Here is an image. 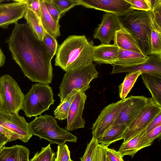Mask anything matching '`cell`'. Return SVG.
<instances>
[{
    "instance_id": "1",
    "label": "cell",
    "mask_w": 161,
    "mask_h": 161,
    "mask_svg": "<svg viewBox=\"0 0 161 161\" xmlns=\"http://www.w3.org/2000/svg\"><path fill=\"white\" fill-rule=\"evenodd\" d=\"M6 41L13 59L25 75L33 82L52 83L51 56L43 41L26 23L17 22Z\"/></svg>"
},
{
    "instance_id": "23",
    "label": "cell",
    "mask_w": 161,
    "mask_h": 161,
    "mask_svg": "<svg viewBox=\"0 0 161 161\" xmlns=\"http://www.w3.org/2000/svg\"><path fill=\"white\" fill-rule=\"evenodd\" d=\"M127 128L124 124L114 125L97 140V142L104 147H108L112 143L123 139Z\"/></svg>"
},
{
    "instance_id": "25",
    "label": "cell",
    "mask_w": 161,
    "mask_h": 161,
    "mask_svg": "<svg viewBox=\"0 0 161 161\" xmlns=\"http://www.w3.org/2000/svg\"><path fill=\"white\" fill-rule=\"evenodd\" d=\"M26 24L30 26L36 36L42 41L45 33L40 19L31 10L27 8L24 16Z\"/></svg>"
},
{
    "instance_id": "5",
    "label": "cell",
    "mask_w": 161,
    "mask_h": 161,
    "mask_svg": "<svg viewBox=\"0 0 161 161\" xmlns=\"http://www.w3.org/2000/svg\"><path fill=\"white\" fill-rule=\"evenodd\" d=\"M95 65L91 64L66 72L59 86L58 96L62 102L74 89L85 92L90 88V83L98 77Z\"/></svg>"
},
{
    "instance_id": "8",
    "label": "cell",
    "mask_w": 161,
    "mask_h": 161,
    "mask_svg": "<svg viewBox=\"0 0 161 161\" xmlns=\"http://www.w3.org/2000/svg\"><path fill=\"white\" fill-rule=\"evenodd\" d=\"M127 99L110 104L102 110L92 125V138L97 140L113 126Z\"/></svg>"
},
{
    "instance_id": "49",
    "label": "cell",
    "mask_w": 161,
    "mask_h": 161,
    "mask_svg": "<svg viewBox=\"0 0 161 161\" xmlns=\"http://www.w3.org/2000/svg\"><path fill=\"white\" fill-rule=\"evenodd\" d=\"M69 161H73L71 159H70Z\"/></svg>"
},
{
    "instance_id": "45",
    "label": "cell",
    "mask_w": 161,
    "mask_h": 161,
    "mask_svg": "<svg viewBox=\"0 0 161 161\" xmlns=\"http://www.w3.org/2000/svg\"><path fill=\"white\" fill-rule=\"evenodd\" d=\"M5 62V57L2 50L0 49V67L2 66Z\"/></svg>"
},
{
    "instance_id": "13",
    "label": "cell",
    "mask_w": 161,
    "mask_h": 161,
    "mask_svg": "<svg viewBox=\"0 0 161 161\" xmlns=\"http://www.w3.org/2000/svg\"><path fill=\"white\" fill-rule=\"evenodd\" d=\"M122 27L116 15L106 12L103 15L101 22L95 31L93 38L98 39L102 44H109L114 41L116 32Z\"/></svg>"
},
{
    "instance_id": "22",
    "label": "cell",
    "mask_w": 161,
    "mask_h": 161,
    "mask_svg": "<svg viewBox=\"0 0 161 161\" xmlns=\"http://www.w3.org/2000/svg\"><path fill=\"white\" fill-rule=\"evenodd\" d=\"M141 75L143 83L152 95V98L161 106V76L147 73H142Z\"/></svg>"
},
{
    "instance_id": "18",
    "label": "cell",
    "mask_w": 161,
    "mask_h": 161,
    "mask_svg": "<svg viewBox=\"0 0 161 161\" xmlns=\"http://www.w3.org/2000/svg\"><path fill=\"white\" fill-rule=\"evenodd\" d=\"M119 49L114 44H101L94 46L92 61L97 64L113 65L117 59Z\"/></svg>"
},
{
    "instance_id": "36",
    "label": "cell",
    "mask_w": 161,
    "mask_h": 161,
    "mask_svg": "<svg viewBox=\"0 0 161 161\" xmlns=\"http://www.w3.org/2000/svg\"><path fill=\"white\" fill-rule=\"evenodd\" d=\"M131 4V9L140 11H149L151 10L147 0H126Z\"/></svg>"
},
{
    "instance_id": "29",
    "label": "cell",
    "mask_w": 161,
    "mask_h": 161,
    "mask_svg": "<svg viewBox=\"0 0 161 161\" xmlns=\"http://www.w3.org/2000/svg\"><path fill=\"white\" fill-rule=\"evenodd\" d=\"M150 11L153 27L161 32V0H157L152 10Z\"/></svg>"
},
{
    "instance_id": "11",
    "label": "cell",
    "mask_w": 161,
    "mask_h": 161,
    "mask_svg": "<svg viewBox=\"0 0 161 161\" xmlns=\"http://www.w3.org/2000/svg\"><path fill=\"white\" fill-rule=\"evenodd\" d=\"M148 98L143 96L127 97L126 103L113 125L124 124L128 127L147 105Z\"/></svg>"
},
{
    "instance_id": "48",
    "label": "cell",
    "mask_w": 161,
    "mask_h": 161,
    "mask_svg": "<svg viewBox=\"0 0 161 161\" xmlns=\"http://www.w3.org/2000/svg\"><path fill=\"white\" fill-rule=\"evenodd\" d=\"M106 161H109L108 158L106 157Z\"/></svg>"
},
{
    "instance_id": "40",
    "label": "cell",
    "mask_w": 161,
    "mask_h": 161,
    "mask_svg": "<svg viewBox=\"0 0 161 161\" xmlns=\"http://www.w3.org/2000/svg\"><path fill=\"white\" fill-rule=\"evenodd\" d=\"M30 152L27 147L19 145L17 161H29Z\"/></svg>"
},
{
    "instance_id": "20",
    "label": "cell",
    "mask_w": 161,
    "mask_h": 161,
    "mask_svg": "<svg viewBox=\"0 0 161 161\" xmlns=\"http://www.w3.org/2000/svg\"><path fill=\"white\" fill-rule=\"evenodd\" d=\"M114 42L119 49L142 53L136 40L123 27L116 32Z\"/></svg>"
},
{
    "instance_id": "46",
    "label": "cell",
    "mask_w": 161,
    "mask_h": 161,
    "mask_svg": "<svg viewBox=\"0 0 161 161\" xmlns=\"http://www.w3.org/2000/svg\"><path fill=\"white\" fill-rule=\"evenodd\" d=\"M4 145H1L0 146V151H1V149H2V148H3V147L4 146Z\"/></svg>"
},
{
    "instance_id": "42",
    "label": "cell",
    "mask_w": 161,
    "mask_h": 161,
    "mask_svg": "<svg viewBox=\"0 0 161 161\" xmlns=\"http://www.w3.org/2000/svg\"><path fill=\"white\" fill-rule=\"evenodd\" d=\"M161 135V125L156 127L146 134L148 138L153 142L155 139L160 137Z\"/></svg>"
},
{
    "instance_id": "38",
    "label": "cell",
    "mask_w": 161,
    "mask_h": 161,
    "mask_svg": "<svg viewBox=\"0 0 161 161\" xmlns=\"http://www.w3.org/2000/svg\"><path fill=\"white\" fill-rule=\"evenodd\" d=\"M92 161H106L105 147L98 144L94 153Z\"/></svg>"
},
{
    "instance_id": "50",
    "label": "cell",
    "mask_w": 161,
    "mask_h": 161,
    "mask_svg": "<svg viewBox=\"0 0 161 161\" xmlns=\"http://www.w3.org/2000/svg\"><path fill=\"white\" fill-rule=\"evenodd\" d=\"M0 103H1V102H0Z\"/></svg>"
},
{
    "instance_id": "34",
    "label": "cell",
    "mask_w": 161,
    "mask_h": 161,
    "mask_svg": "<svg viewBox=\"0 0 161 161\" xmlns=\"http://www.w3.org/2000/svg\"><path fill=\"white\" fill-rule=\"evenodd\" d=\"M98 144L97 140L92 138L88 143L83 156L80 158L81 161H92L94 151Z\"/></svg>"
},
{
    "instance_id": "2",
    "label": "cell",
    "mask_w": 161,
    "mask_h": 161,
    "mask_svg": "<svg viewBox=\"0 0 161 161\" xmlns=\"http://www.w3.org/2000/svg\"><path fill=\"white\" fill-rule=\"evenodd\" d=\"M94 43L88 41L84 35H71L58 48L55 66L66 72L92 63Z\"/></svg>"
},
{
    "instance_id": "41",
    "label": "cell",
    "mask_w": 161,
    "mask_h": 161,
    "mask_svg": "<svg viewBox=\"0 0 161 161\" xmlns=\"http://www.w3.org/2000/svg\"><path fill=\"white\" fill-rule=\"evenodd\" d=\"M0 133L3 134L8 138V142L16 140H20V138L17 135L8 130L0 125Z\"/></svg>"
},
{
    "instance_id": "10",
    "label": "cell",
    "mask_w": 161,
    "mask_h": 161,
    "mask_svg": "<svg viewBox=\"0 0 161 161\" xmlns=\"http://www.w3.org/2000/svg\"><path fill=\"white\" fill-rule=\"evenodd\" d=\"M0 125L19 136L24 142H28L33 136L28 123L18 113L0 111Z\"/></svg>"
},
{
    "instance_id": "3",
    "label": "cell",
    "mask_w": 161,
    "mask_h": 161,
    "mask_svg": "<svg viewBox=\"0 0 161 161\" xmlns=\"http://www.w3.org/2000/svg\"><path fill=\"white\" fill-rule=\"evenodd\" d=\"M117 17L122 27L136 40L142 53L150 55L153 27L151 12L133 10Z\"/></svg>"
},
{
    "instance_id": "7",
    "label": "cell",
    "mask_w": 161,
    "mask_h": 161,
    "mask_svg": "<svg viewBox=\"0 0 161 161\" xmlns=\"http://www.w3.org/2000/svg\"><path fill=\"white\" fill-rule=\"evenodd\" d=\"M25 95L16 82L8 75L0 78V111L18 113L22 109Z\"/></svg>"
},
{
    "instance_id": "39",
    "label": "cell",
    "mask_w": 161,
    "mask_h": 161,
    "mask_svg": "<svg viewBox=\"0 0 161 161\" xmlns=\"http://www.w3.org/2000/svg\"><path fill=\"white\" fill-rule=\"evenodd\" d=\"M106 157L109 161H124L120 153L113 149L105 147Z\"/></svg>"
},
{
    "instance_id": "14",
    "label": "cell",
    "mask_w": 161,
    "mask_h": 161,
    "mask_svg": "<svg viewBox=\"0 0 161 161\" xmlns=\"http://www.w3.org/2000/svg\"><path fill=\"white\" fill-rule=\"evenodd\" d=\"M87 98L85 92L79 91L76 94L70 107L67 119L66 129L73 131L85 127V122L82 117Z\"/></svg>"
},
{
    "instance_id": "9",
    "label": "cell",
    "mask_w": 161,
    "mask_h": 161,
    "mask_svg": "<svg viewBox=\"0 0 161 161\" xmlns=\"http://www.w3.org/2000/svg\"><path fill=\"white\" fill-rule=\"evenodd\" d=\"M160 112L161 106L152 97L148 98L147 105L125 130L123 135V142L127 141L146 128Z\"/></svg>"
},
{
    "instance_id": "15",
    "label": "cell",
    "mask_w": 161,
    "mask_h": 161,
    "mask_svg": "<svg viewBox=\"0 0 161 161\" xmlns=\"http://www.w3.org/2000/svg\"><path fill=\"white\" fill-rule=\"evenodd\" d=\"M14 2L0 3V27L7 28L12 23H15L22 18L27 9L26 3L20 0Z\"/></svg>"
},
{
    "instance_id": "35",
    "label": "cell",
    "mask_w": 161,
    "mask_h": 161,
    "mask_svg": "<svg viewBox=\"0 0 161 161\" xmlns=\"http://www.w3.org/2000/svg\"><path fill=\"white\" fill-rule=\"evenodd\" d=\"M47 11L56 21L59 22L60 19L62 16L58 8L52 2L51 0H44Z\"/></svg>"
},
{
    "instance_id": "28",
    "label": "cell",
    "mask_w": 161,
    "mask_h": 161,
    "mask_svg": "<svg viewBox=\"0 0 161 161\" xmlns=\"http://www.w3.org/2000/svg\"><path fill=\"white\" fill-rule=\"evenodd\" d=\"M19 145L3 146L0 151V161H17Z\"/></svg>"
},
{
    "instance_id": "32",
    "label": "cell",
    "mask_w": 161,
    "mask_h": 161,
    "mask_svg": "<svg viewBox=\"0 0 161 161\" xmlns=\"http://www.w3.org/2000/svg\"><path fill=\"white\" fill-rule=\"evenodd\" d=\"M58 8L62 15L76 5H79L78 0H51Z\"/></svg>"
},
{
    "instance_id": "26",
    "label": "cell",
    "mask_w": 161,
    "mask_h": 161,
    "mask_svg": "<svg viewBox=\"0 0 161 161\" xmlns=\"http://www.w3.org/2000/svg\"><path fill=\"white\" fill-rule=\"evenodd\" d=\"M142 73L140 71L129 72L123 82L118 86L119 97L121 99L126 98Z\"/></svg>"
},
{
    "instance_id": "6",
    "label": "cell",
    "mask_w": 161,
    "mask_h": 161,
    "mask_svg": "<svg viewBox=\"0 0 161 161\" xmlns=\"http://www.w3.org/2000/svg\"><path fill=\"white\" fill-rule=\"evenodd\" d=\"M54 101L53 90L49 85L36 83L32 85L25 95L22 110L27 117H37L49 110Z\"/></svg>"
},
{
    "instance_id": "17",
    "label": "cell",
    "mask_w": 161,
    "mask_h": 161,
    "mask_svg": "<svg viewBox=\"0 0 161 161\" xmlns=\"http://www.w3.org/2000/svg\"><path fill=\"white\" fill-rule=\"evenodd\" d=\"M146 128L127 141L123 142L118 150L123 157L125 155H129L133 158L138 151L152 145L153 142L150 140L147 136Z\"/></svg>"
},
{
    "instance_id": "33",
    "label": "cell",
    "mask_w": 161,
    "mask_h": 161,
    "mask_svg": "<svg viewBox=\"0 0 161 161\" xmlns=\"http://www.w3.org/2000/svg\"><path fill=\"white\" fill-rule=\"evenodd\" d=\"M70 159V152L68 146L65 144L58 145L54 161H69Z\"/></svg>"
},
{
    "instance_id": "12",
    "label": "cell",
    "mask_w": 161,
    "mask_h": 161,
    "mask_svg": "<svg viewBox=\"0 0 161 161\" xmlns=\"http://www.w3.org/2000/svg\"><path fill=\"white\" fill-rule=\"evenodd\" d=\"M79 5L114 14L117 16L133 10L126 0H78Z\"/></svg>"
},
{
    "instance_id": "47",
    "label": "cell",
    "mask_w": 161,
    "mask_h": 161,
    "mask_svg": "<svg viewBox=\"0 0 161 161\" xmlns=\"http://www.w3.org/2000/svg\"><path fill=\"white\" fill-rule=\"evenodd\" d=\"M5 1L4 0H0V3H1L2 2H4Z\"/></svg>"
},
{
    "instance_id": "44",
    "label": "cell",
    "mask_w": 161,
    "mask_h": 161,
    "mask_svg": "<svg viewBox=\"0 0 161 161\" xmlns=\"http://www.w3.org/2000/svg\"><path fill=\"white\" fill-rule=\"evenodd\" d=\"M8 142L7 138L3 134L0 133V146L5 145Z\"/></svg>"
},
{
    "instance_id": "37",
    "label": "cell",
    "mask_w": 161,
    "mask_h": 161,
    "mask_svg": "<svg viewBox=\"0 0 161 161\" xmlns=\"http://www.w3.org/2000/svg\"><path fill=\"white\" fill-rule=\"evenodd\" d=\"M26 3L27 8L32 11L40 20L41 8L40 0H20Z\"/></svg>"
},
{
    "instance_id": "21",
    "label": "cell",
    "mask_w": 161,
    "mask_h": 161,
    "mask_svg": "<svg viewBox=\"0 0 161 161\" xmlns=\"http://www.w3.org/2000/svg\"><path fill=\"white\" fill-rule=\"evenodd\" d=\"M41 8L40 21L45 31L53 38L60 35L59 22L56 21L50 15L45 6L44 0H40Z\"/></svg>"
},
{
    "instance_id": "4",
    "label": "cell",
    "mask_w": 161,
    "mask_h": 161,
    "mask_svg": "<svg viewBox=\"0 0 161 161\" xmlns=\"http://www.w3.org/2000/svg\"><path fill=\"white\" fill-rule=\"evenodd\" d=\"M32 135L45 139L52 144L58 145L66 142H76L77 137L66 129L60 127L55 118L52 115L45 114L36 117L28 123Z\"/></svg>"
},
{
    "instance_id": "31",
    "label": "cell",
    "mask_w": 161,
    "mask_h": 161,
    "mask_svg": "<svg viewBox=\"0 0 161 161\" xmlns=\"http://www.w3.org/2000/svg\"><path fill=\"white\" fill-rule=\"evenodd\" d=\"M42 41L52 59L56 54L58 48V43L56 39L45 31Z\"/></svg>"
},
{
    "instance_id": "27",
    "label": "cell",
    "mask_w": 161,
    "mask_h": 161,
    "mask_svg": "<svg viewBox=\"0 0 161 161\" xmlns=\"http://www.w3.org/2000/svg\"><path fill=\"white\" fill-rule=\"evenodd\" d=\"M55 153L49 144L45 147H42L40 152L36 153L29 161H54Z\"/></svg>"
},
{
    "instance_id": "30",
    "label": "cell",
    "mask_w": 161,
    "mask_h": 161,
    "mask_svg": "<svg viewBox=\"0 0 161 161\" xmlns=\"http://www.w3.org/2000/svg\"><path fill=\"white\" fill-rule=\"evenodd\" d=\"M150 55L161 54V32L153 27L151 37Z\"/></svg>"
},
{
    "instance_id": "16",
    "label": "cell",
    "mask_w": 161,
    "mask_h": 161,
    "mask_svg": "<svg viewBox=\"0 0 161 161\" xmlns=\"http://www.w3.org/2000/svg\"><path fill=\"white\" fill-rule=\"evenodd\" d=\"M145 63L130 67H123L113 65L111 74L134 71H141L161 76V54L150 55Z\"/></svg>"
},
{
    "instance_id": "43",
    "label": "cell",
    "mask_w": 161,
    "mask_h": 161,
    "mask_svg": "<svg viewBox=\"0 0 161 161\" xmlns=\"http://www.w3.org/2000/svg\"><path fill=\"white\" fill-rule=\"evenodd\" d=\"M160 125H161V112L158 114L147 126L146 129L147 133Z\"/></svg>"
},
{
    "instance_id": "19",
    "label": "cell",
    "mask_w": 161,
    "mask_h": 161,
    "mask_svg": "<svg viewBox=\"0 0 161 161\" xmlns=\"http://www.w3.org/2000/svg\"><path fill=\"white\" fill-rule=\"evenodd\" d=\"M142 53L119 49L117 59L113 65L123 67H130L145 63L149 58Z\"/></svg>"
},
{
    "instance_id": "24",
    "label": "cell",
    "mask_w": 161,
    "mask_h": 161,
    "mask_svg": "<svg viewBox=\"0 0 161 161\" xmlns=\"http://www.w3.org/2000/svg\"><path fill=\"white\" fill-rule=\"evenodd\" d=\"M79 91L76 89H73L64 100L60 103L53 111L55 118L61 120L67 119L71 103Z\"/></svg>"
}]
</instances>
